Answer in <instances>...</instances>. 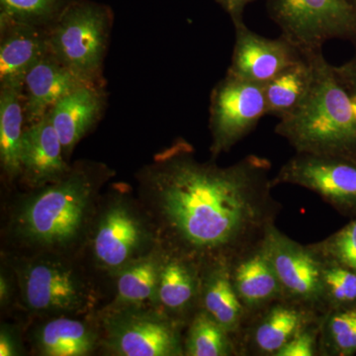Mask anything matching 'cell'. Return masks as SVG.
Instances as JSON below:
<instances>
[{
    "label": "cell",
    "mask_w": 356,
    "mask_h": 356,
    "mask_svg": "<svg viewBox=\"0 0 356 356\" xmlns=\"http://www.w3.org/2000/svg\"><path fill=\"white\" fill-rule=\"evenodd\" d=\"M270 172V161L255 154L228 166L199 161L179 138L138 172L136 193L161 247L201 267L232 264L275 224L281 206Z\"/></svg>",
    "instance_id": "cell-1"
},
{
    "label": "cell",
    "mask_w": 356,
    "mask_h": 356,
    "mask_svg": "<svg viewBox=\"0 0 356 356\" xmlns=\"http://www.w3.org/2000/svg\"><path fill=\"white\" fill-rule=\"evenodd\" d=\"M105 163L77 161L57 181L18 192L4 207L2 254L81 257L105 185Z\"/></svg>",
    "instance_id": "cell-2"
},
{
    "label": "cell",
    "mask_w": 356,
    "mask_h": 356,
    "mask_svg": "<svg viewBox=\"0 0 356 356\" xmlns=\"http://www.w3.org/2000/svg\"><path fill=\"white\" fill-rule=\"evenodd\" d=\"M315 79L310 93L291 114L280 119L275 133L296 153L356 159V99L325 60L314 53Z\"/></svg>",
    "instance_id": "cell-3"
},
{
    "label": "cell",
    "mask_w": 356,
    "mask_h": 356,
    "mask_svg": "<svg viewBox=\"0 0 356 356\" xmlns=\"http://www.w3.org/2000/svg\"><path fill=\"white\" fill-rule=\"evenodd\" d=\"M15 274L18 306L32 320L58 316L83 317L99 310V277L81 257L2 254Z\"/></svg>",
    "instance_id": "cell-4"
},
{
    "label": "cell",
    "mask_w": 356,
    "mask_h": 356,
    "mask_svg": "<svg viewBox=\"0 0 356 356\" xmlns=\"http://www.w3.org/2000/svg\"><path fill=\"white\" fill-rule=\"evenodd\" d=\"M159 245L151 218L124 182L104 189L81 257L98 277L112 280Z\"/></svg>",
    "instance_id": "cell-5"
},
{
    "label": "cell",
    "mask_w": 356,
    "mask_h": 356,
    "mask_svg": "<svg viewBox=\"0 0 356 356\" xmlns=\"http://www.w3.org/2000/svg\"><path fill=\"white\" fill-rule=\"evenodd\" d=\"M99 350L113 356L184 355L186 325L152 305H105L97 311Z\"/></svg>",
    "instance_id": "cell-6"
},
{
    "label": "cell",
    "mask_w": 356,
    "mask_h": 356,
    "mask_svg": "<svg viewBox=\"0 0 356 356\" xmlns=\"http://www.w3.org/2000/svg\"><path fill=\"white\" fill-rule=\"evenodd\" d=\"M111 13L89 1H74L48 29L51 53L84 83L104 86Z\"/></svg>",
    "instance_id": "cell-7"
},
{
    "label": "cell",
    "mask_w": 356,
    "mask_h": 356,
    "mask_svg": "<svg viewBox=\"0 0 356 356\" xmlns=\"http://www.w3.org/2000/svg\"><path fill=\"white\" fill-rule=\"evenodd\" d=\"M266 8L280 35L302 51H323L331 40L348 42L356 51L353 0H266Z\"/></svg>",
    "instance_id": "cell-8"
},
{
    "label": "cell",
    "mask_w": 356,
    "mask_h": 356,
    "mask_svg": "<svg viewBox=\"0 0 356 356\" xmlns=\"http://www.w3.org/2000/svg\"><path fill=\"white\" fill-rule=\"evenodd\" d=\"M267 113L264 88L227 72L210 96V153H229L259 125Z\"/></svg>",
    "instance_id": "cell-9"
},
{
    "label": "cell",
    "mask_w": 356,
    "mask_h": 356,
    "mask_svg": "<svg viewBox=\"0 0 356 356\" xmlns=\"http://www.w3.org/2000/svg\"><path fill=\"white\" fill-rule=\"evenodd\" d=\"M262 248L282 288L284 299L327 314L324 300L325 261L313 245H303L276 228L267 229Z\"/></svg>",
    "instance_id": "cell-10"
},
{
    "label": "cell",
    "mask_w": 356,
    "mask_h": 356,
    "mask_svg": "<svg viewBox=\"0 0 356 356\" xmlns=\"http://www.w3.org/2000/svg\"><path fill=\"white\" fill-rule=\"evenodd\" d=\"M273 184L303 187L341 214L356 217L355 159L296 153L281 166Z\"/></svg>",
    "instance_id": "cell-11"
},
{
    "label": "cell",
    "mask_w": 356,
    "mask_h": 356,
    "mask_svg": "<svg viewBox=\"0 0 356 356\" xmlns=\"http://www.w3.org/2000/svg\"><path fill=\"white\" fill-rule=\"evenodd\" d=\"M234 27L235 44L228 72L245 81L264 86L306 53L282 35L270 39L257 34L245 21Z\"/></svg>",
    "instance_id": "cell-12"
},
{
    "label": "cell",
    "mask_w": 356,
    "mask_h": 356,
    "mask_svg": "<svg viewBox=\"0 0 356 356\" xmlns=\"http://www.w3.org/2000/svg\"><path fill=\"white\" fill-rule=\"evenodd\" d=\"M27 341L41 356H88L99 351L102 329L97 312L83 317L58 316L32 320Z\"/></svg>",
    "instance_id": "cell-13"
},
{
    "label": "cell",
    "mask_w": 356,
    "mask_h": 356,
    "mask_svg": "<svg viewBox=\"0 0 356 356\" xmlns=\"http://www.w3.org/2000/svg\"><path fill=\"white\" fill-rule=\"evenodd\" d=\"M325 315L289 300H278L250 318L254 322L243 334V343L257 355L275 356L293 337L320 323Z\"/></svg>",
    "instance_id": "cell-14"
},
{
    "label": "cell",
    "mask_w": 356,
    "mask_h": 356,
    "mask_svg": "<svg viewBox=\"0 0 356 356\" xmlns=\"http://www.w3.org/2000/svg\"><path fill=\"white\" fill-rule=\"evenodd\" d=\"M21 173L17 185L22 191L40 188L57 181L70 165L62 143L47 113L31 125L25 126L21 143Z\"/></svg>",
    "instance_id": "cell-15"
},
{
    "label": "cell",
    "mask_w": 356,
    "mask_h": 356,
    "mask_svg": "<svg viewBox=\"0 0 356 356\" xmlns=\"http://www.w3.org/2000/svg\"><path fill=\"white\" fill-rule=\"evenodd\" d=\"M163 250L156 306L187 327L200 309L202 267L189 257Z\"/></svg>",
    "instance_id": "cell-16"
},
{
    "label": "cell",
    "mask_w": 356,
    "mask_h": 356,
    "mask_svg": "<svg viewBox=\"0 0 356 356\" xmlns=\"http://www.w3.org/2000/svg\"><path fill=\"white\" fill-rule=\"evenodd\" d=\"M49 50L48 29L0 15V88H23L26 72Z\"/></svg>",
    "instance_id": "cell-17"
},
{
    "label": "cell",
    "mask_w": 356,
    "mask_h": 356,
    "mask_svg": "<svg viewBox=\"0 0 356 356\" xmlns=\"http://www.w3.org/2000/svg\"><path fill=\"white\" fill-rule=\"evenodd\" d=\"M106 97L104 86L86 83L58 100L48 112L67 161L102 118Z\"/></svg>",
    "instance_id": "cell-18"
},
{
    "label": "cell",
    "mask_w": 356,
    "mask_h": 356,
    "mask_svg": "<svg viewBox=\"0 0 356 356\" xmlns=\"http://www.w3.org/2000/svg\"><path fill=\"white\" fill-rule=\"evenodd\" d=\"M83 84L86 83L49 50L26 72L23 83L25 126L41 120L58 100Z\"/></svg>",
    "instance_id": "cell-19"
},
{
    "label": "cell",
    "mask_w": 356,
    "mask_h": 356,
    "mask_svg": "<svg viewBox=\"0 0 356 356\" xmlns=\"http://www.w3.org/2000/svg\"><path fill=\"white\" fill-rule=\"evenodd\" d=\"M231 277L250 318L274 302L284 299L280 280L261 243L232 262Z\"/></svg>",
    "instance_id": "cell-20"
},
{
    "label": "cell",
    "mask_w": 356,
    "mask_h": 356,
    "mask_svg": "<svg viewBox=\"0 0 356 356\" xmlns=\"http://www.w3.org/2000/svg\"><path fill=\"white\" fill-rule=\"evenodd\" d=\"M200 309L221 324L238 346L250 317L232 282L231 264L218 262L202 267Z\"/></svg>",
    "instance_id": "cell-21"
},
{
    "label": "cell",
    "mask_w": 356,
    "mask_h": 356,
    "mask_svg": "<svg viewBox=\"0 0 356 356\" xmlns=\"http://www.w3.org/2000/svg\"><path fill=\"white\" fill-rule=\"evenodd\" d=\"M24 128L23 88H0V165L2 179L9 188L19 180Z\"/></svg>",
    "instance_id": "cell-22"
},
{
    "label": "cell",
    "mask_w": 356,
    "mask_h": 356,
    "mask_svg": "<svg viewBox=\"0 0 356 356\" xmlns=\"http://www.w3.org/2000/svg\"><path fill=\"white\" fill-rule=\"evenodd\" d=\"M163 254V247L159 243L149 254L117 273L112 280L113 298L107 305L156 306Z\"/></svg>",
    "instance_id": "cell-23"
},
{
    "label": "cell",
    "mask_w": 356,
    "mask_h": 356,
    "mask_svg": "<svg viewBox=\"0 0 356 356\" xmlns=\"http://www.w3.org/2000/svg\"><path fill=\"white\" fill-rule=\"evenodd\" d=\"M314 53L306 51L303 57L264 86L268 115L284 118L306 99L315 79Z\"/></svg>",
    "instance_id": "cell-24"
},
{
    "label": "cell",
    "mask_w": 356,
    "mask_h": 356,
    "mask_svg": "<svg viewBox=\"0 0 356 356\" xmlns=\"http://www.w3.org/2000/svg\"><path fill=\"white\" fill-rule=\"evenodd\" d=\"M186 327L184 355L229 356L238 351L231 334L203 309L196 312Z\"/></svg>",
    "instance_id": "cell-25"
},
{
    "label": "cell",
    "mask_w": 356,
    "mask_h": 356,
    "mask_svg": "<svg viewBox=\"0 0 356 356\" xmlns=\"http://www.w3.org/2000/svg\"><path fill=\"white\" fill-rule=\"evenodd\" d=\"M321 337L329 355L351 356L356 353V307L325 314Z\"/></svg>",
    "instance_id": "cell-26"
},
{
    "label": "cell",
    "mask_w": 356,
    "mask_h": 356,
    "mask_svg": "<svg viewBox=\"0 0 356 356\" xmlns=\"http://www.w3.org/2000/svg\"><path fill=\"white\" fill-rule=\"evenodd\" d=\"M70 3V0H0L2 16L46 29Z\"/></svg>",
    "instance_id": "cell-27"
},
{
    "label": "cell",
    "mask_w": 356,
    "mask_h": 356,
    "mask_svg": "<svg viewBox=\"0 0 356 356\" xmlns=\"http://www.w3.org/2000/svg\"><path fill=\"white\" fill-rule=\"evenodd\" d=\"M324 261L323 281L327 311L356 307V271L334 262Z\"/></svg>",
    "instance_id": "cell-28"
},
{
    "label": "cell",
    "mask_w": 356,
    "mask_h": 356,
    "mask_svg": "<svg viewBox=\"0 0 356 356\" xmlns=\"http://www.w3.org/2000/svg\"><path fill=\"white\" fill-rule=\"evenodd\" d=\"M312 245L325 261L356 271V217L327 240Z\"/></svg>",
    "instance_id": "cell-29"
},
{
    "label": "cell",
    "mask_w": 356,
    "mask_h": 356,
    "mask_svg": "<svg viewBox=\"0 0 356 356\" xmlns=\"http://www.w3.org/2000/svg\"><path fill=\"white\" fill-rule=\"evenodd\" d=\"M323 320L318 324L304 330L288 341L275 356H314L318 351V337Z\"/></svg>",
    "instance_id": "cell-30"
},
{
    "label": "cell",
    "mask_w": 356,
    "mask_h": 356,
    "mask_svg": "<svg viewBox=\"0 0 356 356\" xmlns=\"http://www.w3.org/2000/svg\"><path fill=\"white\" fill-rule=\"evenodd\" d=\"M25 355L22 327L20 325L2 323L0 327V355L19 356Z\"/></svg>",
    "instance_id": "cell-31"
},
{
    "label": "cell",
    "mask_w": 356,
    "mask_h": 356,
    "mask_svg": "<svg viewBox=\"0 0 356 356\" xmlns=\"http://www.w3.org/2000/svg\"><path fill=\"white\" fill-rule=\"evenodd\" d=\"M18 301V288L15 274L10 264L1 257L0 267V307L2 311L7 310Z\"/></svg>",
    "instance_id": "cell-32"
},
{
    "label": "cell",
    "mask_w": 356,
    "mask_h": 356,
    "mask_svg": "<svg viewBox=\"0 0 356 356\" xmlns=\"http://www.w3.org/2000/svg\"><path fill=\"white\" fill-rule=\"evenodd\" d=\"M339 76L356 99V51L353 57L341 65H334Z\"/></svg>",
    "instance_id": "cell-33"
},
{
    "label": "cell",
    "mask_w": 356,
    "mask_h": 356,
    "mask_svg": "<svg viewBox=\"0 0 356 356\" xmlns=\"http://www.w3.org/2000/svg\"><path fill=\"white\" fill-rule=\"evenodd\" d=\"M216 1L229 14L233 24H236L243 21L245 7L254 0H216Z\"/></svg>",
    "instance_id": "cell-34"
},
{
    "label": "cell",
    "mask_w": 356,
    "mask_h": 356,
    "mask_svg": "<svg viewBox=\"0 0 356 356\" xmlns=\"http://www.w3.org/2000/svg\"><path fill=\"white\" fill-rule=\"evenodd\" d=\"M353 1H355V3H356V0H353Z\"/></svg>",
    "instance_id": "cell-35"
}]
</instances>
